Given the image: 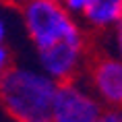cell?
<instances>
[{"label":"cell","instance_id":"cell-1","mask_svg":"<svg viewBox=\"0 0 122 122\" xmlns=\"http://www.w3.org/2000/svg\"><path fill=\"white\" fill-rule=\"evenodd\" d=\"M56 87L37 68L10 64L0 77V106L15 122H52Z\"/></svg>","mask_w":122,"mask_h":122},{"label":"cell","instance_id":"cell-2","mask_svg":"<svg viewBox=\"0 0 122 122\" xmlns=\"http://www.w3.org/2000/svg\"><path fill=\"white\" fill-rule=\"evenodd\" d=\"M19 13L35 54L54 46L89 41L87 33L71 17V10L58 0H27Z\"/></svg>","mask_w":122,"mask_h":122},{"label":"cell","instance_id":"cell-3","mask_svg":"<svg viewBox=\"0 0 122 122\" xmlns=\"http://www.w3.org/2000/svg\"><path fill=\"white\" fill-rule=\"evenodd\" d=\"M83 77L103 108L122 110V60L102 50L89 52Z\"/></svg>","mask_w":122,"mask_h":122},{"label":"cell","instance_id":"cell-4","mask_svg":"<svg viewBox=\"0 0 122 122\" xmlns=\"http://www.w3.org/2000/svg\"><path fill=\"white\" fill-rule=\"evenodd\" d=\"M102 112L103 106L81 77L58 83L54 95V120L95 122Z\"/></svg>","mask_w":122,"mask_h":122},{"label":"cell","instance_id":"cell-5","mask_svg":"<svg viewBox=\"0 0 122 122\" xmlns=\"http://www.w3.org/2000/svg\"><path fill=\"white\" fill-rule=\"evenodd\" d=\"M122 15V0H87L81 17L91 31H106L116 25Z\"/></svg>","mask_w":122,"mask_h":122},{"label":"cell","instance_id":"cell-6","mask_svg":"<svg viewBox=\"0 0 122 122\" xmlns=\"http://www.w3.org/2000/svg\"><path fill=\"white\" fill-rule=\"evenodd\" d=\"M95 122H122V110L120 108H103Z\"/></svg>","mask_w":122,"mask_h":122},{"label":"cell","instance_id":"cell-7","mask_svg":"<svg viewBox=\"0 0 122 122\" xmlns=\"http://www.w3.org/2000/svg\"><path fill=\"white\" fill-rule=\"evenodd\" d=\"M112 29H114V50H116L114 56L118 60H122V15H120V19L116 21V25Z\"/></svg>","mask_w":122,"mask_h":122},{"label":"cell","instance_id":"cell-8","mask_svg":"<svg viewBox=\"0 0 122 122\" xmlns=\"http://www.w3.org/2000/svg\"><path fill=\"white\" fill-rule=\"evenodd\" d=\"M10 64H13V54L4 44H0V77L10 68Z\"/></svg>","mask_w":122,"mask_h":122},{"label":"cell","instance_id":"cell-9","mask_svg":"<svg viewBox=\"0 0 122 122\" xmlns=\"http://www.w3.org/2000/svg\"><path fill=\"white\" fill-rule=\"evenodd\" d=\"M85 2L87 0H62V4L66 6V10H71V13H81V8L85 6Z\"/></svg>","mask_w":122,"mask_h":122},{"label":"cell","instance_id":"cell-10","mask_svg":"<svg viewBox=\"0 0 122 122\" xmlns=\"http://www.w3.org/2000/svg\"><path fill=\"white\" fill-rule=\"evenodd\" d=\"M27 0H0V4H4V6L8 8H17V10H21V6L25 4Z\"/></svg>","mask_w":122,"mask_h":122},{"label":"cell","instance_id":"cell-11","mask_svg":"<svg viewBox=\"0 0 122 122\" xmlns=\"http://www.w3.org/2000/svg\"><path fill=\"white\" fill-rule=\"evenodd\" d=\"M6 39V25H4V19L0 17V44H4Z\"/></svg>","mask_w":122,"mask_h":122},{"label":"cell","instance_id":"cell-12","mask_svg":"<svg viewBox=\"0 0 122 122\" xmlns=\"http://www.w3.org/2000/svg\"><path fill=\"white\" fill-rule=\"evenodd\" d=\"M52 122H68V120H52Z\"/></svg>","mask_w":122,"mask_h":122},{"label":"cell","instance_id":"cell-13","mask_svg":"<svg viewBox=\"0 0 122 122\" xmlns=\"http://www.w3.org/2000/svg\"><path fill=\"white\" fill-rule=\"evenodd\" d=\"M58 2H62V0H58Z\"/></svg>","mask_w":122,"mask_h":122}]
</instances>
